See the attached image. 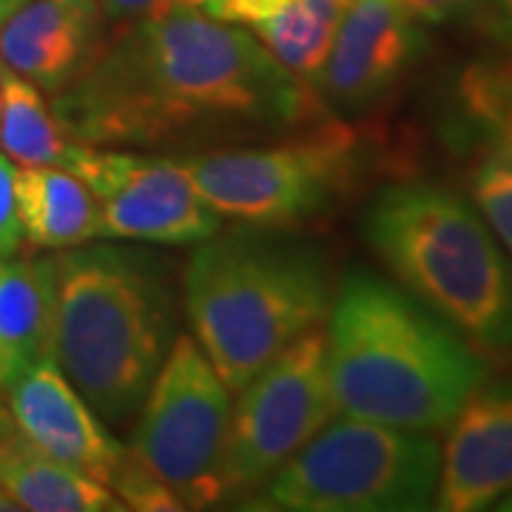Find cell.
I'll return each instance as SVG.
<instances>
[{"label": "cell", "instance_id": "11", "mask_svg": "<svg viewBox=\"0 0 512 512\" xmlns=\"http://www.w3.org/2000/svg\"><path fill=\"white\" fill-rule=\"evenodd\" d=\"M424 49L402 0H348L316 94L333 117L365 114L399 89Z\"/></svg>", "mask_w": 512, "mask_h": 512}, {"label": "cell", "instance_id": "27", "mask_svg": "<svg viewBox=\"0 0 512 512\" xmlns=\"http://www.w3.org/2000/svg\"><path fill=\"white\" fill-rule=\"evenodd\" d=\"M481 12L495 35L512 43V0H481Z\"/></svg>", "mask_w": 512, "mask_h": 512}, {"label": "cell", "instance_id": "14", "mask_svg": "<svg viewBox=\"0 0 512 512\" xmlns=\"http://www.w3.org/2000/svg\"><path fill=\"white\" fill-rule=\"evenodd\" d=\"M103 15L100 0H23L0 23V63L55 97L106 43Z\"/></svg>", "mask_w": 512, "mask_h": 512}, {"label": "cell", "instance_id": "9", "mask_svg": "<svg viewBox=\"0 0 512 512\" xmlns=\"http://www.w3.org/2000/svg\"><path fill=\"white\" fill-rule=\"evenodd\" d=\"M333 416L328 333L316 325L239 390L222 458V501L262 490Z\"/></svg>", "mask_w": 512, "mask_h": 512}, {"label": "cell", "instance_id": "17", "mask_svg": "<svg viewBox=\"0 0 512 512\" xmlns=\"http://www.w3.org/2000/svg\"><path fill=\"white\" fill-rule=\"evenodd\" d=\"M52 356V285L46 256L0 259V393Z\"/></svg>", "mask_w": 512, "mask_h": 512}, {"label": "cell", "instance_id": "29", "mask_svg": "<svg viewBox=\"0 0 512 512\" xmlns=\"http://www.w3.org/2000/svg\"><path fill=\"white\" fill-rule=\"evenodd\" d=\"M493 510H512V493H510V495H504V498H501V501L495 504Z\"/></svg>", "mask_w": 512, "mask_h": 512}, {"label": "cell", "instance_id": "25", "mask_svg": "<svg viewBox=\"0 0 512 512\" xmlns=\"http://www.w3.org/2000/svg\"><path fill=\"white\" fill-rule=\"evenodd\" d=\"M419 23H456L481 15V0H402Z\"/></svg>", "mask_w": 512, "mask_h": 512}, {"label": "cell", "instance_id": "30", "mask_svg": "<svg viewBox=\"0 0 512 512\" xmlns=\"http://www.w3.org/2000/svg\"><path fill=\"white\" fill-rule=\"evenodd\" d=\"M6 424H12V419H9V413L3 407V393H0V427H6Z\"/></svg>", "mask_w": 512, "mask_h": 512}, {"label": "cell", "instance_id": "24", "mask_svg": "<svg viewBox=\"0 0 512 512\" xmlns=\"http://www.w3.org/2000/svg\"><path fill=\"white\" fill-rule=\"evenodd\" d=\"M291 0H205V12L214 18L228 20V23H248L254 26L259 20L276 15L282 6H288Z\"/></svg>", "mask_w": 512, "mask_h": 512}, {"label": "cell", "instance_id": "28", "mask_svg": "<svg viewBox=\"0 0 512 512\" xmlns=\"http://www.w3.org/2000/svg\"><path fill=\"white\" fill-rule=\"evenodd\" d=\"M20 3H23V0H0V23L9 18V15L18 9Z\"/></svg>", "mask_w": 512, "mask_h": 512}, {"label": "cell", "instance_id": "6", "mask_svg": "<svg viewBox=\"0 0 512 512\" xmlns=\"http://www.w3.org/2000/svg\"><path fill=\"white\" fill-rule=\"evenodd\" d=\"M441 447L376 421L330 419L262 487L254 510L419 512L433 507Z\"/></svg>", "mask_w": 512, "mask_h": 512}, {"label": "cell", "instance_id": "13", "mask_svg": "<svg viewBox=\"0 0 512 512\" xmlns=\"http://www.w3.org/2000/svg\"><path fill=\"white\" fill-rule=\"evenodd\" d=\"M512 493V373L487 376L458 407L441 450L433 507L476 512Z\"/></svg>", "mask_w": 512, "mask_h": 512}, {"label": "cell", "instance_id": "22", "mask_svg": "<svg viewBox=\"0 0 512 512\" xmlns=\"http://www.w3.org/2000/svg\"><path fill=\"white\" fill-rule=\"evenodd\" d=\"M109 490L123 504L126 510H143V512H180L185 510L183 501L165 487L160 478L154 476L151 470H146L131 450H126V456L120 461L117 473L111 476Z\"/></svg>", "mask_w": 512, "mask_h": 512}, {"label": "cell", "instance_id": "3", "mask_svg": "<svg viewBox=\"0 0 512 512\" xmlns=\"http://www.w3.org/2000/svg\"><path fill=\"white\" fill-rule=\"evenodd\" d=\"M52 356L109 427L143 407L177 339L174 296L154 256L123 245H74L46 256Z\"/></svg>", "mask_w": 512, "mask_h": 512}, {"label": "cell", "instance_id": "16", "mask_svg": "<svg viewBox=\"0 0 512 512\" xmlns=\"http://www.w3.org/2000/svg\"><path fill=\"white\" fill-rule=\"evenodd\" d=\"M0 490L18 510L120 512L126 504L106 484L77 473L20 436L15 424L0 427Z\"/></svg>", "mask_w": 512, "mask_h": 512}, {"label": "cell", "instance_id": "20", "mask_svg": "<svg viewBox=\"0 0 512 512\" xmlns=\"http://www.w3.org/2000/svg\"><path fill=\"white\" fill-rule=\"evenodd\" d=\"M458 109L487 148L512 157V55L478 57L458 77Z\"/></svg>", "mask_w": 512, "mask_h": 512}, {"label": "cell", "instance_id": "2", "mask_svg": "<svg viewBox=\"0 0 512 512\" xmlns=\"http://www.w3.org/2000/svg\"><path fill=\"white\" fill-rule=\"evenodd\" d=\"M336 413L413 433L447 430L490 362L402 285L353 268L328 313Z\"/></svg>", "mask_w": 512, "mask_h": 512}, {"label": "cell", "instance_id": "12", "mask_svg": "<svg viewBox=\"0 0 512 512\" xmlns=\"http://www.w3.org/2000/svg\"><path fill=\"white\" fill-rule=\"evenodd\" d=\"M9 419L40 453L109 487L126 447L77 393L55 356L40 359L3 390Z\"/></svg>", "mask_w": 512, "mask_h": 512}, {"label": "cell", "instance_id": "4", "mask_svg": "<svg viewBox=\"0 0 512 512\" xmlns=\"http://www.w3.org/2000/svg\"><path fill=\"white\" fill-rule=\"evenodd\" d=\"M333 293L325 251L276 234H214L197 242L185 268L194 339L231 393L305 330L325 325Z\"/></svg>", "mask_w": 512, "mask_h": 512}, {"label": "cell", "instance_id": "15", "mask_svg": "<svg viewBox=\"0 0 512 512\" xmlns=\"http://www.w3.org/2000/svg\"><path fill=\"white\" fill-rule=\"evenodd\" d=\"M15 205L32 248L63 251L100 237L97 200L69 168L15 165Z\"/></svg>", "mask_w": 512, "mask_h": 512}, {"label": "cell", "instance_id": "5", "mask_svg": "<svg viewBox=\"0 0 512 512\" xmlns=\"http://www.w3.org/2000/svg\"><path fill=\"white\" fill-rule=\"evenodd\" d=\"M362 237L404 291L478 350H512V256L453 188L427 180L384 185Z\"/></svg>", "mask_w": 512, "mask_h": 512}, {"label": "cell", "instance_id": "7", "mask_svg": "<svg viewBox=\"0 0 512 512\" xmlns=\"http://www.w3.org/2000/svg\"><path fill=\"white\" fill-rule=\"evenodd\" d=\"M362 165L365 151L356 131L330 117L302 137L194 157L185 168L220 217L245 228H285L348 197Z\"/></svg>", "mask_w": 512, "mask_h": 512}, {"label": "cell", "instance_id": "19", "mask_svg": "<svg viewBox=\"0 0 512 512\" xmlns=\"http://www.w3.org/2000/svg\"><path fill=\"white\" fill-rule=\"evenodd\" d=\"M348 0H291L251 29L288 72L316 92Z\"/></svg>", "mask_w": 512, "mask_h": 512}, {"label": "cell", "instance_id": "8", "mask_svg": "<svg viewBox=\"0 0 512 512\" xmlns=\"http://www.w3.org/2000/svg\"><path fill=\"white\" fill-rule=\"evenodd\" d=\"M140 410L134 458L183 501L185 510L222 501L231 390L194 336L174 339Z\"/></svg>", "mask_w": 512, "mask_h": 512}, {"label": "cell", "instance_id": "26", "mask_svg": "<svg viewBox=\"0 0 512 512\" xmlns=\"http://www.w3.org/2000/svg\"><path fill=\"white\" fill-rule=\"evenodd\" d=\"M103 12L114 20H143L154 18V15H163L171 12V3L168 0H100Z\"/></svg>", "mask_w": 512, "mask_h": 512}, {"label": "cell", "instance_id": "18", "mask_svg": "<svg viewBox=\"0 0 512 512\" xmlns=\"http://www.w3.org/2000/svg\"><path fill=\"white\" fill-rule=\"evenodd\" d=\"M77 146L35 83L0 63V151L15 165L69 168Z\"/></svg>", "mask_w": 512, "mask_h": 512}, {"label": "cell", "instance_id": "10", "mask_svg": "<svg viewBox=\"0 0 512 512\" xmlns=\"http://www.w3.org/2000/svg\"><path fill=\"white\" fill-rule=\"evenodd\" d=\"M69 171L94 194L103 239L197 245L220 234L222 217L202 200L185 163L80 143Z\"/></svg>", "mask_w": 512, "mask_h": 512}, {"label": "cell", "instance_id": "23", "mask_svg": "<svg viewBox=\"0 0 512 512\" xmlns=\"http://www.w3.org/2000/svg\"><path fill=\"white\" fill-rule=\"evenodd\" d=\"M23 228L15 205V163L0 151V259L20 254Z\"/></svg>", "mask_w": 512, "mask_h": 512}, {"label": "cell", "instance_id": "21", "mask_svg": "<svg viewBox=\"0 0 512 512\" xmlns=\"http://www.w3.org/2000/svg\"><path fill=\"white\" fill-rule=\"evenodd\" d=\"M470 197L495 239L512 256V157L484 146L470 171Z\"/></svg>", "mask_w": 512, "mask_h": 512}, {"label": "cell", "instance_id": "1", "mask_svg": "<svg viewBox=\"0 0 512 512\" xmlns=\"http://www.w3.org/2000/svg\"><path fill=\"white\" fill-rule=\"evenodd\" d=\"M52 100L74 140L100 148L305 126L328 114L262 40L200 9L131 20Z\"/></svg>", "mask_w": 512, "mask_h": 512}]
</instances>
